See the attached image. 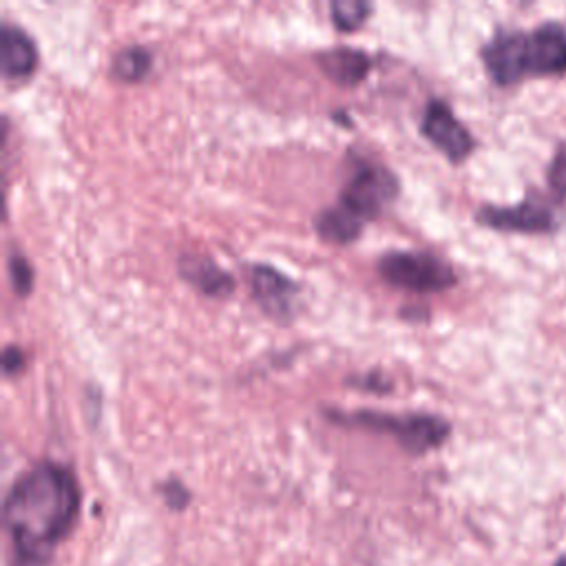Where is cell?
Wrapping results in <instances>:
<instances>
[{
	"label": "cell",
	"mask_w": 566,
	"mask_h": 566,
	"mask_svg": "<svg viewBox=\"0 0 566 566\" xmlns=\"http://www.w3.org/2000/svg\"><path fill=\"white\" fill-rule=\"evenodd\" d=\"M77 509L80 486L66 467L38 462L27 469L4 497V522L20 559L44 564L69 535Z\"/></svg>",
	"instance_id": "obj_1"
},
{
	"label": "cell",
	"mask_w": 566,
	"mask_h": 566,
	"mask_svg": "<svg viewBox=\"0 0 566 566\" xmlns=\"http://www.w3.org/2000/svg\"><path fill=\"white\" fill-rule=\"evenodd\" d=\"M482 62L491 80L511 86L524 77L566 73V29L546 22L533 31H500L482 46Z\"/></svg>",
	"instance_id": "obj_2"
},
{
	"label": "cell",
	"mask_w": 566,
	"mask_h": 566,
	"mask_svg": "<svg viewBox=\"0 0 566 566\" xmlns=\"http://www.w3.org/2000/svg\"><path fill=\"white\" fill-rule=\"evenodd\" d=\"M334 420L356 422L367 429L394 433L409 453H424L449 436V422L431 413H382V411H354L349 416L334 413Z\"/></svg>",
	"instance_id": "obj_3"
},
{
	"label": "cell",
	"mask_w": 566,
	"mask_h": 566,
	"mask_svg": "<svg viewBox=\"0 0 566 566\" xmlns=\"http://www.w3.org/2000/svg\"><path fill=\"white\" fill-rule=\"evenodd\" d=\"M380 276L409 292H440L455 283L453 268L431 252L394 250L378 261Z\"/></svg>",
	"instance_id": "obj_4"
},
{
	"label": "cell",
	"mask_w": 566,
	"mask_h": 566,
	"mask_svg": "<svg viewBox=\"0 0 566 566\" xmlns=\"http://www.w3.org/2000/svg\"><path fill=\"white\" fill-rule=\"evenodd\" d=\"M396 192L398 179L389 168L360 161L347 179L336 206L363 226L365 221L374 219L396 197Z\"/></svg>",
	"instance_id": "obj_5"
},
{
	"label": "cell",
	"mask_w": 566,
	"mask_h": 566,
	"mask_svg": "<svg viewBox=\"0 0 566 566\" xmlns=\"http://www.w3.org/2000/svg\"><path fill=\"white\" fill-rule=\"evenodd\" d=\"M478 221L506 232H553L557 228L551 206L537 195H528L524 201L506 208L484 206L478 210Z\"/></svg>",
	"instance_id": "obj_6"
},
{
	"label": "cell",
	"mask_w": 566,
	"mask_h": 566,
	"mask_svg": "<svg viewBox=\"0 0 566 566\" xmlns=\"http://www.w3.org/2000/svg\"><path fill=\"white\" fill-rule=\"evenodd\" d=\"M420 128L422 135L451 161H462L475 146V139L469 133V128L440 99H431L427 104Z\"/></svg>",
	"instance_id": "obj_7"
},
{
	"label": "cell",
	"mask_w": 566,
	"mask_h": 566,
	"mask_svg": "<svg viewBox=\"0 0 566 566\" xmlns=\"http://www.w3.org/2000/svg\"><path fill=\"white\" fill-rule=\"evenodd\" d=\"M250 287L261 310L274 318H290L298 287L276 268L256 263L250 268Z\"/></svg>",
	"instance_id": "obj_8"
},
{
	"label": "cell",
	"mask_w": 566,
	"mask_h": 566,
	"mask_svg": "<svg viewBox=\"0 0 566 566\" xmlns=\"http://www.w3.org/2000/svg\"><path fill=\"white\" fill-rule=\"evenodd\" d=\"M38 64L33 40L18 24L0 22V69L4 77H24Z\"/></svg>",
	"instance_id": "obj_9"
},
{
	"label": "cell",
	"mask_w": 566,
	"mask_h": 566,
	"mask_svg": "<svg viewBox=\"0 0 566 566\" xmlns=\"http://www.w3.org/2000/svg\"><path fill=\"white\" fill-rule=\"evenodd\" d=\"M323 73L340 86H356L369 71L371 60L363 49L354 46H334L316 55Z\"/></svg>",
	"instance_id": "obj_10"
},
{
	"label": "cell",
	"mask_w": 566,
	"mask_h": 566,
	"mask_svg": "<svg viewBox=\"0 0 566 566\" xmlns=\"http://www.w3.org/2000/svg\"><path fill=\"white\" fill-rule=\"evenodd\" d=\"M179 272L190 285L208 296H226L234 287L232 276L221 270L212 259L201 254H181Z\"/></svg>",
	"instance_id": "obj_11"
},
{
	"label": "cell",
	"mask_w": 566,
	"mask_h": 566,
	"mask_svg": "<svg viewBox=\"0 0 566 566\" xmlns=\"http://www.w3.org/2000/svg\"><path fill=\"white\" fill-rule=\"evenodd\" d=\"M150 64H153V55L146 46H139V44H130V46H124L115 53L113 57V75L117 80H124V82H137L142 80L148 71H150Z\"/></svg>",
	"instance_id": "obj_12"
},
{
	"label": "cell",
	"mask_w": 566,
	"mask_h": 566,
	"mask_svg": "<svg viewBox=\"0 0 566 566\" xmlns=\"http://www.w3.org/2000/svg\"><path fill=\"white\" fill-rule=\"evenodd\" d=\"M369 4L360 2V0H336L329 4V13H332V22L340 29V31H354L358 29L367 13H369Z\"/></svg>",
	"instance_id": "obj_13"
},
{
	"label": "cell",
	"mask_w": 566,
	"mask_h": 566,
	"mask_svg": "<svg viewBox=\"0 0 566 566\" xmlns=\"http://www.w3.org/2000/svg\"><path fill=\"white\" fill-rule=\"evenodd\" d=\"M7 270H9V279H11V285H13V292L24 296L31 292L33 287V270L29 265V261L22 256V252L18 250H11L9 252V259H7Z\"/></svg>",
	"instance_id": "obj_14"
},
{
	"label": "cell",
	"mask_w": 566,
	"mask_h": 566,
	"mask_svg": "<svg viewBox=\"0 0 566 566\" xmlns=\"http://www.w3.org/2000/svg\"><path fill=\"white\" fill-rule=\"evenodd\" d=\"M548 186L555 195L566 197V153H557L548 166Z\"/></svg>",
	"instance_id": "obj_15"
},
{
	"label": "cell",
	"mask_w": 566,
	"mask_h": 566,
	"mask_svg": "<svg viewBox=\"0 0 566 566\" xmlns=\"http://www.w3.org/2000/svg\"><path fill=\"white\" fill-rule=\"evenodd\" d=\"M161 493L166 497V502L172 506V509H181L186 506V502L190 500V493L186 491V486L179 482V480H170L161 486Z\"/></svg>",
	"instance_id": "obj_16"
},
{
	"label": "cell",
	"mask_w": 566,
	"mask_h": 566,
	"mask_svg": "<svg viewBox=\"0 0 566 566\" xmlns=\"http://www.w3.org/2000/svg\"><path fill=\"white\" fill-rule=\"evenodd\" d=\"M22 365H24V354H22V349L15 347V345H7V347L2 349V369H4V374L11 376V374L20 371Z\"/></svg>",
	"instance_id": "obj_17"
},
{
	"label": "cell",
	"mask_w": 566,
	"mask_h": 566,
	"mask_svg": "<svg viewBox=\"0 0 566 566\" xmlns=\"http://www.w3.org/2000/svg\"><path fill=\"white\" fill-rule=\"evenodd\" d=\"M555 566H566V555H564V557H562V559H559Z\"/></svg>",
	"instance_id": "obj_18"
}]
</instances>
